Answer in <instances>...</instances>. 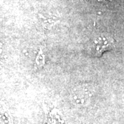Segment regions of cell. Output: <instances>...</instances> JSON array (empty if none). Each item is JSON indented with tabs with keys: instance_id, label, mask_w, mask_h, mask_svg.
<instances>
[{
	"instance_id": "obj_1",
	"label": "cell",
	"mask_w": 124,
	"mask_h": 124,
	"mask_svg": "<svg viewBox=\"0 0 124 124\" xmlns=\"http://www.w3.org/2000/svg\"><path fill=\"white\" fill-rule=\"evenodd\" d=\"M115 46V40L108 35L97 36L93 37L87 46V51L90 55L94 57H99L102 54L110 50Z\"/></svg>"
},
{
	"instance_id": "obj_2",
	"label": "cell",
	"mask_w": 124,
	"mask_h": 124,
	"mask_svg": "<svg viewBox=\"0 0 124 124\" xmlns=\"http://www.w3.org/2000/svg\"><path fill=\"white\" fill-rule=\"evenodd\" d=\"M94 93V88L91 85L84 84L74 89L70 95L71 101L77 106H84L90 101Z\"/></svg>"
}]
</instances>
